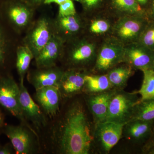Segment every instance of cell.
<instances>
[{"mask_svg": "<svg viewBox=\"0 0 154 154\" xmlns=\"http://www.w3.org/2000/svg\"><path fill=\"white\" fill-rule=\"evenodd\" d=\"M49 128V140L53 152L89 154L94 146L93 133L85 106L75 100L60 111Z\"/></svg>", "mask_w": 154, "mask_h": 154, "instance_id": "cell-1", "label": "cell"}, {"mask_svg": "<svg viewBox=\"0 0 154 154\" xmlns=\"http://www.w3.org/2000/svg\"><path fill=\"white\" fill-rule=\"evenodd\" d=\"M98 48L92 38L82 35L65 43L60 62L66 69L87 70L88 67L95 63Z\"/></svg>", "mask_w": 154, "mask_h": 154, "instance_id": "cell-2", "label": "cell"}, {"mask_svg": "<svg viewBox=\"0 0 154 154\" xmlns=\"http://www.w3.org/2000/svg\"><path fill=\"white\" fill-rule=\"evenodd\" d=\"M35 10L23 0H4L0 5V18L13 33H19L33 22Z\"/></svg>", "mask_w": 154, "mask_h": 154, "instance_id": "cell-3", "label": "cell"}, {"mask_svg": "<svg viewBox=\"0 0 154 154\" xmlns=\"http://www.w3.org/2000/svg\"><path fill=\"white\" fill-rule=\"evenodd\" d=\"M137 95L136 91L116 90L109 102L105 121L124 125L132 120L135 107L140 101Z\"/></svg>", "mask_w": 154, "mask_h": 154, "instance_id": "cell-4", "label": "cell"}, {"mask_svg": "<svg viewBox=\"0 0 154 154\" xmlns=\"http://www.w3.org/2000/svg\"><path fill=\"white\" fill-rule=\"evenodd\" d=\"M0 105L18 119L21 124L38 135L33 127L26 121L22 113L19 85L13 77L8 74H0Z\"/></svg>", "mask_w": 154, "mask_h": 154, "instance_id": "cell-5", "label": "cell"}, {"mask_svg": "<svg viewBox=\"0 0 154 154\" xmlns=\"http://www.w3.org/2000/svg\"><path fill=\"white\" fill-rule=\"evenodd\" d=\"M124 45L111 36L104 40L98 48L92 71L94 73L106 74L114 67L122 63Z\"/></svg>", "mask_w": 154, "mask_h": 154, "instance_id": "cell-6", "label": "cell"}, {"mask_svg": "<svg viewBox=\"0 0 154 154\" xmlns=\"http://www.w3.org/2000/svg\"><path fill=\"white\" fill-rule=\"evenodd\" d=\"M55 34L54 19L43 16L30 24L24 38V45L29 48L34 59Z\"/></svg>", "mask_w": 154, "mask_h": 154, "instance_id": "cell-7", "label": "cell"}, {"mask_svg": "<svg viewBox=\"0 0 154 154\" xmlns=\"http://www.w3.org/2000/svg\"><path fill=\"white\" fill-rule=\"evenodd\" d=\"M4 132L11 141L15 153L35 154L41 149L39 136L25 125H8Z\"/></svg>", "mask_w": 154, "mask_h": 154, "instance_id": "cell-8", "label": "cell"}, {"mask_svg": "<svg viewBox=\"0 0 154 154\" xmlns=\"http://www.w3.org/2000/svg\"><path fill=\"white\" fill-rule=\"evenodd\" d=\"M143 16L127 15L118 17L112 27L111 34L122 44L137 42L146 27Z\"/></svg>", "mask_w": 154, "mask_h": 154, "instance_id": "cell-9", "label": "cell"}, {"mask_svg": "<svg viewBox=\"0 0 154 154\" xmlns=\"http://www.w3.org/2000/svg\"><path fill=\"white\" fill-rule=\"evenodd\" d=\"M24 82H20L19 85L20 103L22 113L26 121L30 124L31 122L33 128L38 134L47 127L48 119L31 98Z\"/></svg>", "mask_w": 154, "mask_h": 154, "instance_id": "cell-10", "label": "cell"}, {"mask_svg": "<svg viewBox=\"0 0 154 154\" xmlns=\"http://www.w3.org/2000/svg\"><path fill=\"white\" fill-rule=\"evenodd\" d=\"M124 125L105 121L95 125L94 144L105 154L109 153L123 135Z\"/></svg>", "mask_w": 154, "mask_h": 154, "instance_id": "cell-11", "label": "cell"}, {"mask_svg": "<svg viewBox=\"0 0 154 154\" xmlns=\"http://www.w3.org/2000/svg\"><path fill=\"white\" fill-rule=\"evenodd\" d=\"M56 35L65 43L83 35L86 24L79 14L62 17L57 15L54 19Z\"/></svg>", "mask_w": 154, "mask_h": 154, "instance_id": "cell-12", "label": "cell"}, {"mask_svg": "<svg viewBox=\"0 0 154 154\" xmlns=\"http://www.w3.org/2000/svg\"><path fill=\"white\" fill-rule=\"evenodd\" d=\"M153 51L138 42L124 45L122 63L126 64L133 69H151Z\"/></svg>", "mask_w": 154, "mask_h": 154, "instance_id": "cell-13", "label": "cell"}, {"mask_svg": "<svg viewBox=\"0 0 154 154\" xmlns=\"http://www.w3.org/2000/svg\"><path fill=\"white\" fill-rule=\"evenodd\" d=\"M34 97L48 119H52L60 111L63 99L58 87L49 86L37 89Z\"/></svg>", "mask_w": 154, "mask_h": 154, "instance_id": "cell-14", "label": "cell"}, {"mask_svg": "<svg viewBox=\"0 0 154 154\" xmlns=\"http://www.w3.org/2000/svg\"><path fill=\"white\" fill-rule=\"evenodd\" d=\"M87 70L69 69H65L58 88L63 99H68L83 93Z\"/></svg>", "mask_w": 154, "mask_h": 154, "instance_id": "cell-15", "label": "cell"}, {"mask_svg": "<svg viewBox=\"0 0 154 154\" xmlns=\"http://www.w3.org/2000/svg\"><path fill=\"white\" fill-rule=\"evenodd\" d=\"M65 69L57 65L36 68L28 72V79L35 90L49 86H58Z\"/></svg>", "mask_w": 154, "mask_h": 154, "instance_id": "cell-16", "label": "cell"}, {"mask_svg": "<svg viewBox=\"0 0 154 154\" xmlns=\"http://www.w3.org/2000/svg\"><path fill=\"white\" fill-rule=\"evenodd\" d=\"M64 45V42L54 34L34 59L36 68L57 65L62 57Z\"/></svg>", "mask_w": 154, "mask_h": 154, "instance_id": "cell-17", "label": "cell"}, {"mask_svg": "<svg viewBox=\"0 0 154 154\" xmlns=\"http://www.w3.org/2000/svg\"><path fill=\"white\" fill-rule=\"evenodd\" d=\"M116 90L113 88L101 93L87 95L85 97L86 104L93 115L95 125L105 121L109 102Z\"/></svg>", "mask_w": 154, "mask_h": 154, "instance_id": "cell-18", "label": "cell"}, {"mask_svg": "<svg viewBox=\"0 0 154 154\" xmlns=\"http://www.w3.org/2000/svg\"><path fill=\"white\" fill-rule=\"evenodd\" d=\"M104 7L118 17L127 15L143 16L144 11L136 0H105Z\"/></svg>", "mask_w": 154, "mask_h": 154, "instance_id": "cell-19", "label": "cell"}, {"mask_svg": "<svg viewBox=\"0 0 154 154\" xmlns=\"http://www.w3.org/2000/svg\"><path fill=\"white\" fill-rule=\"evenodd\" d=\"M152 121L132 119L123 126V135L129 140H142L152 133Z\"/></svg>", "mask_w": 154, "mask_h": 154, "instance_id": "cell-20", "label": "cell"}, {"mask_svg": "<svg viewBox=\"0 0 154 154\" xmlns=\"http://www.w3.org/2000/svg\"><path fill=\"white\" fill-rule=\"evenodd\" d=\"M113 88L107 74H91L88 72L85 77L83 93L87 95L101 93Z\"/></svg>", "mask_w": 154, "mask_h": 154, "instance_id": "cell-21", "label": "cell"}, {"mask_svg": "<svg viewBox=\"0 0 154 154\" xmlns=\"http://www.w3.org/2000/svg\"><path fill=\"white\" fill-rule=\"evenodd\" d=\"M12 31L0 18V68L6 67L13 50Z\"/></svg>", "mask_w": 154, "mask_h": 154, "instance_id": "cell-22", "label": "cell"}, {"mask_svg": "<svg viewBox=\"0 0 154 154\" xmlns=\"http://www.w3.org/2000/svg\"><path fill=\"white\" fill-rule=\"evenodd\" d=\"M114 67L107 73V77L113 88L122 90L133 73V69L126 64Z\"/></svg>", "mask_w": 154, "mask_h": 154, "instance_id": "cell-23", "label": "cell"}, {"mask_svg": "<svg viewBox=\"0 0 154 154\" xmlns=\"http://www.w3.org/2000/svg\"><path fill=\"white\" fill-rule=\"evenodd\" d=\"M16 67L20 78V82H24L31 60L34 57L31 50L25 45L18 46L16 50Z\"/></svg>", "mask_w": 154, "mask_h": 154, "instance_id": "cell-24", "label": "cell"}, {"mask_svg": "<svg viewBox=\"0 0 154 154\" xmlns=\"http://www.w3.org/2000/svg\"><path fill=\"white\" fill-rule=\"evenodd\" d=\"M132 119L153 121L154 119V99L140 101L135 107Z\"/></svg>", "mask_w": 154, "mask_h": 154, "instance_id": "cell-25", "label": "cell"}, {"mask_svg": "<svg viewBox=\"0 0 154 154\" xmlns=\"http://www.w3.org/2000/svg\"><path fill=\"white\" fill-rule=\"evenodd\" d=\"M143 80L140 89L136 91L141 97L140 101L154 99V71L152 69L144 70Z\"/></svg>", "mask_w": 154, "mask_h": 154, "instance_id": "cell-26", "label": "cell"}, {"mask_svg": "<svg viewBox=\"0 0 154 154\" xmlns=\"http://www.w3.org/2000/svg\"><path fill=\"white\" fill-rule=\"evenodd\" d=\"M113 24L106 18L98 17L92 19L88 25L86 24V29L91 35L101 36L111 33Z\"/></svg>", "mask_w": 154, "mask_h": 154, "instance_id": "cell-27", "label": "cell"}, {"mask_svg": "<svg viewBox=\"0 0 154 154\" xmlns=\"http://www.w3.org/2000/svg\"><path fill=\"white\" fill-rule=\"evenodd\" d=\"M137 42L154 51V25H146Z\"/></svg>", "mask_w": 154, "mask_h": 154, "instance_id": "cell-28", "label": "cell"}, {"mask_svg": "<svg viewBox=\"0 0 154 154\" xmlns=\"http://www.w3.org/2000/svg\"><path fill=\"white\" fill-rule=\"evenodd\" d=\"M80 3L84 12L87 14L93 13L104 8L105 0H75Z\"/></svg>", "mask_w": 154, "mask_h": 154, "instance_id": "cell-29", "label": "cell"}, {"mask_svg": "<svg viewBox=\"0 0 154 154\" xmlns=\"http://www.w3.org/2000/svg\"><path fill=\"white\" fill-rule=\"evenodd\" d=\"M74 4L72 0H68L59 5L58 15L62 17L71 16L76 14Z\"/></svg>", "mask_w": 154, "mask_h": 154, "instance_id": "cell-30", "label": "cell"}, {"mask_svg": "<svg viewBox=\"0 0 154 154\" xmlns=\"http://www.w3.org/2000/svg\"><path fill=\"white\" fill-rule=\"evenodd\" d=\"M15 152L14 147L12 144L8 143L5 145L1 146L0 147V154H12Z\"/></svg>", "mask_w": 154, "mask_h": 154, "instance_id": "cell-31", "label": "cell"}, {"mask_svg": "<svg viewBox=\"0 0 154 154\" xmlns=\"http://www.w3.org/2000/svg\"><path fill=\"white\" fill-rule=\"evenodd\" d=\"M35 9L44 5L45 0H23Z\"/></svg>", "mask_w": 154, "mask_h": 154, "instance_id": "cell-32", "label": "cell"}, {"mask_svg": "<svg viewBox=\"0 0 154 154\" xmlns=\"http://www.w3.org/2000/svg\"><path fill=\"white\" fill-rule=\"evenodd\" d=\"M152 132V134L151 137L143 147V150L144 151L148 152L149 150L154 147V128Z\"/></svg>", "mask_w": 154, "mask_h": 154, "instance_id": "cell-33", "label": "cell"}, {"mask_svg": "<svg viewBox=\"0 0 154 154\" xmlns=\"http://www.w3.org/2000/svg\"><path fill=\"white\" fill-rule=\"evenodd\" d=\"M68 1V0H45L44 4V5H48L54 3L59 6Z\"/></svg>", "mask_w": 154, "mask_h": 154, "instance_id": "cell-34", "label": "cell"}, {"mask_svg": "<svg viewBox=\"0 0 154 154\" xmlns=\"http://www.w3.org/2000/svg\"><path fill=\"white\" fill-rule=\"evenodd\" d=\"M136 1L137 3L139 4L142 7L147 4L149 0H136Z\"/></svg>", "mask_w": 154, "mask_h": 154, "instance_id": "cell-35", "label": "cell"}, {"mask_svg": "<svg viewBox=\"0 0 154 154\" xmlns=\"http://www.w3.org/2000/svg\"><path fill=\"white\" fill-rule=\"evenodd\" d=\"M151 69L154 71V51H153V54L152 62Z\"/></svg>", "mask_w": 154, "mask_h": 154, "instance_id": "cell-36", "label": "cell"}, {"mask_svg": "<svg viewBox=\"0 0 154 154\" xmlns=\"http://www.w3.org/2000/svg\"><path fill=\"white\" fill-rule=\"evenodd\" d=\"M148 152H149V154H154V147L149 150Z\"/></svg>", "mask_w": 154, "mask_h": 154, "instance_id": "cell-37", "label": "cell"}, {"mask_svg": "<svg viewBox=\"0 0 154 154\" xmlns=\"http://www.w3.org/2000/svg\"><path fill=\"white\" fill-rule=\"evenodd\" d=\"M3 122V118L2 116V114H1V112H0V126L2 125V124Z\"/></svg>", "mask_w": 154, "mask_h": 154, "instance_id": "cell-38", "label": "cell"}, {"mask_svg": "<svg viewBox=\"0 0 154 154\" xmlns=\"http://www.w3.org/2000/svg\"><path fill=\"white\" fill-rule=\"evenodd\" d=\"M152 11L153 14V15L154 16V2H153L152 3Z\"/></svg>", "mask_w": 154, "mask_h": 154, "instance_id": "cell-39", "label": "cell"}, {"mask_svg": "<svg viewBox=\"0 0 154 154\" xmlns=\"http://www.w3.org/2000/svg\"><path fill=\"white\" fill-rule=\"evenodd\" d=\"M3 1H4V0H0V5H1V3H2V2Z\"/></svg>", "mask_w": 154, "mask_h": 154, "instance_id": "cell-40", "label": "cell"}, {"mask_svg": "<svg viewBox=\"0 0 154 154\" xmlns=\"http://www.w3.org/2000/svg\"><path fill=\"white\" fill-rule=\"evenodd\" d=\"M1 145H0V147H1Z\"/></svg>", "mask_w": 154, "mask_h": 154, "instance_id": "cell-41", "label": "cell"}]
</instances>
